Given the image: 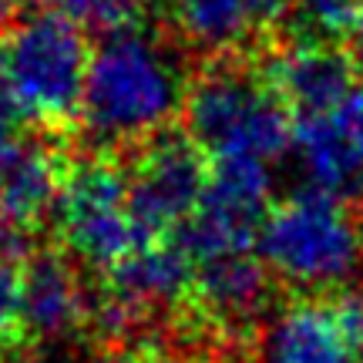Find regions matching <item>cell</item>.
Segmentation results:
<instances>
[{"mask_svg": "<svg viewBox=\"0 0 363 363\" xmlns=\"http://www.w3.org/2000/svg\"><path fill=\"white\" fill-rule=\"evenodd\" d=\"M185 91L175 48L131 21L104 30L91 51L78 121L98 155L138 148L158 131H169L185 108Z\"/></svg>", "mask_w": 363, "mask_h": 363, "instance_id": "1", "label": "cell"}, {"mask_svg": "<svg viewBox=\"0 0 363 363\" xmlns=\"http://www.w3.org/2000/svg\"><path fill=\"white\" fill-rule=\"evenodd\" d=\"M182 121L208 162H259L272 169L293 152V111L279 101L262 71L229 57L206 65L189 81Z\"/></svg>", "mask_w": 363, "mask_h": 363, "instance_id": "2", "label": "cell"}, {"mask_svg": "<svg viewBox=\"0 0 363 363\" xmlns=\"http://www.w3.org/2000/svg\"><path fill=\"white\" fill-rule=\"evenodd\" d=\"M91 48L81 24L54 11L13 21L0 30V88L38 125L78 121Z\"/></svg>", "mask_w": 363, "mask_h": 363, "instance_id": "3", "label": "cell"}, {"mask_svg": "<svg viewBox=\"0 0 363 363\" xmlns=\"http://www.w3.org/2000/svg\"><path fill=\"white\" fill-rule=\"evenodd\" d=\"M256 246L276 279L296 289H333L363 266V222L347 202L303 189L269 208Z\"/></svg>", "mask_w": 363, "mask_h": 363, "instance_id": "4", "label": "cell"}, {"mask_svg": "<svg viewBox=\"0 0 363 363\" xmlns=\"http://www.w3.org/2000/svg\"><path fill=\"white\" fill-rule=\"evenodd\" d=\"M54 222L67 252L94 269H115L145 246L128 208V169L111 155L94 152L67 165Z\"/></svg>", "mask_w": 363, "mask_h": 363, "instance_id": "5", "label": "cell"}, {"mask_svg": "<svg viewBox=\"0 0 363 363\" xmlns=\"http://www.w3.org/2000/svg\"><path fill=\"white\" fill-rule=\"evenodd\" d=\"M212 162L185 131H158L135 148L128 169V208L145 246L165 242L202 206Z\"/></svg>", "mask_w": 363, "mask_h": 363, "instance_id": "6", "label": "cell"}, {"mask_svg": "<svg viewBox=\"0 0 363 363\" xmlns=\"http://www.w3.org/2000/svg\"><path fill=\"white\" fill-rule=\"evenodd\" d=\"M293 152L306 189L337 202H363V84L337 111L296 118Z\"/></svg>", "mask_w": 363, "mask_h": 363, "instance_id": "7", "label": "cell"}, {"mask_svg": "<svg viewBox=\"0 0 363 363\" xmlns=\"http://www.w3.org/2000/svg\"><path fill=\"white\" fill-rule=\"evenodd\" d=\"M262 78L279 94L293 118H316L337 111L363 84L357 54L333 44H286L262 67Z\"/></svg>", "mask_w": 363, "mask_h": 363, "instance_id": "8", "label": "cell"}, {"mask_svg": "<svg viewBox=\"0 0 363 363\" xmlns=\"http://www.w3.org/2000/svg\"><path fill=\"white\" fill-rule=\"evenodd\" d=\"M21 269H24L21 337L40 347H54L88 326L91 289L81 286L74 259L48 249L34 252Z\"/></svg>", "mask_w": 363, "mask_h": 363, "instance_id": "9", "label": "cell"}, {"mask_svg": "<svg viewBox=\"0 0 363 363\" xmlns=\"http://www.w3.org/2000/svg\"><path fill=\"white\" fill-rule=\"evenodd\" d=\"M269 286L272 272L252 252L216 256V259L195 266L189 303L206 320V326L219 330L225 337H239L266 310Z\"/></svg>", "mask_w": 363, "mask_h": 363, "instance_id": "10", "label": "cell"}, {"mask_svg": "<svg viewBox=\"0 0 363 363\" xmlns=\"http://www.w3.org/2000/svg\"><path fill=\"white\" fill-rule=\"evenodd\" d=\"M259 363H363L337 303L299 299L272 316Z\"/></svg>", "mask_w": 363, "mask_h": 363, "instance_id": "11", "label": "cell"}, {"mask_svg": "<svg viewBox=\"0 0 363 363\" xmlns=\"http://www.w3.org/2000/svg\"><path fill=\"white\" fill-rule=\"evenodd\" d=\"M67 162L48 138H21L0 155V212L17 225L30 229L54 216L65 185Z\"/></svg>", "mask_w": 363, "mask_h": 363, "instance_id": "12", "label": "cell"}, {"mask_svg": "<svg viewBox=\"0 0 363 363\" xmlns=\"http://www.w3.org/2000/svg\"><path fill=\"white\" fill-rule=\"evenodd\" d=\"M289 0H172L179 38L199 51H233L283 24Z\"/></svg>", "mask_w": 363, "mask_h": 363, "instance_id": "13", "label": "cell"}, {"mask_svg": "<svg viewBox=\"0 0 363 363\" xmlns=\"http://www.w3.org/2000/svg\"><path fill=\"white\" fill-rule=\"evenodd\" d=\"M286 34L293 44H357L363 30V0H289Z\"/></svg>", "mask_w": 363, "mask_h": 363, "instance_id": "14", "label": "cell"}, {"mask_svg": "<svg viewBox=\"0 0 363 363\" xmlns=\"http://www.w3.org/2000/svg\"><path fill=\"white\" fill-rule=\"evenodd\" d=\"M48 11L61 13L74 24H98L104 30L121 24H131L135 17V0H38Z\"/></svg>", "mask_w": 363, "mask_h": 363, "instance_id": "15", "label": "cell"}, {"mask_svg": "<svg viewBox=\"0 0 363 363\" xmlns=\"http://www.w3.org/2000/svg\"><path fill=\"white\" fill-rule=\"evenodd\" d=\"M21 293L24 269L13 259H0V347L17 343L21 337Z\"/></svg>", "mask_w": 363, "mask_h": 363, "instance_id": "16", "label": "cell"}, {"mask_svg": "<svg viewBox=\"0 0 363 363\" xmlns=\"http://www.w3.org/2000/svg\"><path fill=\"white\" fill-rule=\"evenodd\" d=\"M21 111H17V104L11 101V94L0 88V155L4 152H11L13 145L21 142L24 135H21Z\"/></svg>", "mask_w": 363, "mask_h": 363, "instance_id": "17", "label": "cell"}, {"mask_svg": "<svg viewBox=\"0 0 363 363\" xmlns=\"http://www.w3.org/2000/svg\"><path fill=\"white\" fill-rule=\"evenodd\" d=\"M337 310H340V316H343V323H347L350 340L357 343V350H360V357H363V289L340 296L337 299Z\"/></svg>", "mask_w": 363, "mask_h": 363, "instance_id": "18", "label": "cell"}, {"mask_svg": "<svg viewBox=\"0 0 363 363\" xmlns=\"http://www.w3.org/2000/svg\"><path fill=\"white\" fill-rule=\"evenodd\" d=\"M24 249V229H17L4 212H0V259H13Z\"/></svg>", "mask_w": 363, "mask_h": 363, "instance_id": "19", "label": "cell"}, {"mask_svg": "<svg viewBox=\"0 0 363 363\" xmlns=\"http://www.w3.org/2000/svg\"><path fill=\"white\" fill-rule=\"evenodd\" d=\"M91 363H155V360L138 350H128V347H121V343H111L108 350H101Z\"/></svg>", "mask_w": 363, "mask_h": 363, "instance_id": "20", "label": "cell"}, {"mask_svg": "<svg viewBox=\"0 0 363 363\" xmlns=\"http://www.w3.org/2000/svg\"><path fill=\"white\" fill-rule=\"evenodd\" d=\"M21 7V0H0V30L13 24V13Z\"/></svg>", "mask_w": 363, "mask_h": 363, "instance_id": "21", "label": "cell"}, {"mask_svg": "<svg viewBox=\"0 0 363 363\" xmlns=\"http://www.w3.org/2000/svg\"><path fill=\"white\" fill-rule=\"evenodd\" d=\"M357 48H360V51H363V30H360V38H357Z\"/></svg>", "mask_w": 363, "mask_h": 363, "instance_id": "22", "label": "cell"}]
</instances>
